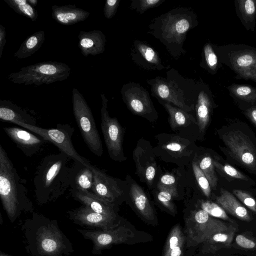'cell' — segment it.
<instances>
[{
    "label": "cell",
    "instance_id": "6da1fadb",
    "mask_svg": "<svg viewBox=\"0 0 256 256\" xmlns=\"http://www.w3.org/2000/svg\"><path fill=\"white\" fill-rule=\"evenodd\" d=\"M70 158L60 152L46 156L36 168L34 179L37 202L44 204L62 196L70 187L68 162Z\"/></svg>",
    "mask_w": 256,
    "mask_h": 256
},
{
    "label": "cell",
    "instance_id": "7a4b0ae2",
    "mask_svg": "<svg viewBox=\"0 0 256 256\" xmlns=\"http://www.w3.org/2000/svg\"><path fill=\"white\" fill-rule=\"evenodd\" d=\"M26 180L19 176L7 153L0 144V198L11 220L22 210H32V204L27 196Z\"/></svg>",
    "mask_w": 256,
    "mask_h": 256
},
{
    "label": "cell",
    "instance_id": "3957f363",
    "mask_svg": "<svg viewBox=\"0 0 256 256\" xmlns=\"http://www.w3.org/2000/svg\"><path fill=\"white\" fill-rule=\"evenodd\" d=\"M212 46L220 62L235 74L236 79L256 83V48L241 44Z\"/></svg>",
    "mask_w": 256,
    "mask_h": 256
},
{
    "label": "cell",
    "instance_id": "277c9868",
    "mask_svg": "<svg viewBox=\"0 0 256 256\" xmlns=\"http://www.w3.org/2000/svg\"><path fill=\"white\" fill-rule=\"evenodd\" d=\"M70 68L66 64L56 61L40 62L22 68L10 74L8 80L16 84L40 86L67 79Z\"/></svg>",
    "mask_w": 256,
    "mask_h": 256
},
{
    "label": "cell",
    "instance_id": "5b68a950",
    "mask_svg": "<svg viewBox=\"0 0 256 256\" xmlns=\"http://www.w3.org/2000/svg\"><path fill=\"white\" fill-rule=\"evenodd\" d=\"M235 225L212 217L202 209L192 211L185 220L186 246L202 244L213 234L228 230Z\"/></svg>",
    "mask_w": 256,
    "mask_h": 256
},
{
    "label": "cell",
    "instance_id": "8992f818",
    "mask_svg": "<svg viewBox=\"0 0 256 256\" xmlns=\"http://www.w3.org/2000/svg\"><path fill=\"white\" fill-rule=\"evenodd\" d=\"M72 104L74 116L84 142L94 154L101 156L102 144L92 112L82 94L76 88L72 90Z\"/></svg>",
    "mask_w": 256,
    "mask_h": 256
},
{
    "label": "cell",
    "instance_id": "52a82bcc",
    "mask_svg": "<svg viewBox=\"0 0 256 256\" xmlns=\"http://www.w3.org/2000/svg\"><path fill=\"white\" fill-rule=\"evenodd\" d=\"M20 126L44 140L56 146L60 152L68 155L74 161H79L87 165L91 166L88 160L79 154L74 148L72 142V136L74 128L68 124H58L54 128H43L38 126H31L26 124H20Z\"/></svg>",
    "mask_w": 256,
    "mask_h": 256
},
{
    "label": "cell",
    "instance_id": "ba28073f",
    "mask_svg": "<svg viewBox=\"0 0 256 256\" xmlns=\"http://www.w3.org/2000/svg\"><path fill=\"white\" fill-rule=\"evenodd\" d=\"M101 113V129L108 155L112 160L122 162L126 160L124 155L123 140L124 129L116 118L110 116L108 110V100L103 94Z\"/></svg>",
    "mask_w": 256,
    "mask_h": 256
},
{
    "label": "cell",
    "instance_id": "9c48e42d",
    "mask_svg": "<svg viewBox=\"0 0 256 256\" xmlns=\"http://www.w3.org/2000/svg\"><path fill=\"white\" fill-rule=\"evenodd\" d=\"M122 94L124 102L132 114L150 122L158 119V112L148 92L139 84L131 82L124 85Z\"/></svg>",
    "mask_w": 256,
    "mask_h": 256
},
{
    "label": "cell",
    "instance_id": "30bf717a",
    "mask_svg": "<svg viewBox=\"0 0 256 256\" xmlns=\"http://www.w3.org/2000/svg\"><path fill=\"white\" fill-rule=\"evenodd\" d=\"M136 164V174L140 181L150 188L153 183L156 170V154L149 142L142 138L138 142L132 152Z\"/></svg>",
    "mask_w": 256,
    "mask_h": 256
},
{
    "label": "cell",
    "instance_id": "8fae6325",
    "mask_svg": "<svg viewBox=\"0 0 256 256\" xmlns=\"http://www.w3.org/2000/svg\"><path fill=\"white\" fill-rule=\"evenodd\" d=\"M232 156L250 169L256 168V151L253 144L242 132L231 131L222 138Z\"/></svg>",
    "mask_w": 256,
    "mask_h": 256
},
{
    "label": "cell",
    "instance_id": "7c38bea8",
    "mask_svg": "<svg viewBox=\"0 0 256 256\" xmlns=\"http://www.w3.org/2000/svg\"><path fill=\"white\" fill-rule=\"evenodd\" d=\"M84 236L94 244L92 252L97 254L112 245L125 243L134 234L131 230L123 226L108 230H78Z\"/></svg>",
    "mask_w": 256,
    "mask_h": 256
},
{
    "label": "cell",
    "instance_id": "4fadbf2b",
    "mask_svg": "<svg viewBox=\"0 0 256 256\" xmlns=\"http://www.w3.org/2000/svg\"><path fill=\"white\" fill-rule=\"evenodd\" d=\"M173 11L163 17L162 37L170 42L182 44L186 32L194 26V20L186 13Z\"/></svg>",
    "mask_w": 256,
    "mask_h": 256
},
{
    "label": "cell",
    "instance_id": "5bb4252c",
    "mask_svg": "<svg viewBox=\"0 0 256 256\" xmlns=\"http://www.w3.org/2000/svg\"><path fill=\"white\" fill-rule=\"evenodd\" d=\"M92 169L94 172L92 192L116 204V202L124 196V188L122 182L93 165Z\"/></svg>",
    "mask_w": 256,
    "mask_h": 256
},
{
    "label": "cell",
    "instance_id": "9a60e30c",
    "mask_svg": "<svg viewBox=\"0 0 256 256\" xmlns=\"http://www.w3.org/2000/svg\"><path fill=\"white\" fill-rule=\"evenodd\" d=\"M148 82L152 86V95L159 100L170 103L187 112L192 110V107L186 102L182 92L173 82L157 77Z\"/></svg>",
    "mask_w": 256,
    "mask_h": 256
},
{
    "label": "cell",
    "instance_id": "2e32d148",
    "mask_svg": "<svg viewBox=\"0 0 256 256\" xmlns=\"http://www.w3.org/2000/svg\"><path fill=\"white\" fill-rule=\"evenodd\" d=\"M158 140L157 148L162 151V154H167L166 158L174 160V162L190 158L192 155V143L190 141L178 136L169 134H160L157 136ZM162 154H160L162 155Z\"/></svg>",
    "mask_w": 256,
    "mask_h": 256
},
{
    "label": "cell",
    "instance_id": "e0dca14e",
    "mask_svg": "<svg viewBox=\"0 0 256 256\" xmlns=\"http://www.w3.org/2000/svg\"><path fill=\"white\" fill-rule=\"evenodd\" d=\"M3 130L10 138L27 157L40 152L48 141L28 131L16 126L4 127Z\"/></svg>",
    "mask_w": 256,
    "mask_h": 256
},
{
    "label": "cell",
    "instance_id": "ac0fdd59",
    "mask_svg": "<svg viewBox=\"0 0 256 256\" xmlns=\"http://www.w3.org/2000/svg\"><path fill=\"white\" fill-rule=\"evenodd\" d=\"M70 217L80 224L101 228L108 230L118 226L116 218L96 212L89 208L83 206L69 211Z\"/></svg>",
    "mask_w": 256,
    "mask_h": 256
},
{
    "label": "cell",
    "instance_id": "d6986e66",
    "mask_svg": "<svg viewBox=\"0 0 256 256\" xmlns=\"http://www.w3.org/2000/svg\"><path fill=\"white\" fill-rule=\"evenodd\" d=\"M214 104L212 93L208 86L204 84H200L195 110L196 122L201 134L204 132L209 123Z\"/></svg>",
    "mask_w": 256,
    "mask_h": 256
},
{
    "label": "cell",
    "instance_id": "ffe728a7",
    "mask_svg": "<svg viewBox=\"0 0 256 256\" xmlns=\"http://www.w3.org/2000/svg\"><path fill=\"white\" fill-rule=\"evenodd\" d=\"M92 166V164L87 166L79 161H74L69 172L70 190L92 192L94 182Z\"/></svg>",
    "mask_w": 256,
    "mask_h": 256
},
{
    "label": "cell",
    "instance_id": "44dd1931",
    "mask_svg": "<svg viewBox=\"0 0 256 256\" xmlns=\"http://www.w3.org/2000/svg\"><path fill=\"white\" fill-rule=\"evenodd\" d=\"M72 196L94 212L110 217L116 218L115 204L99 197L91 192L70 190Z\"/></svg>",
    "mask_w": 256,
    "mask_h": 256
},
{
    "label": "cell",
    "instance_id": "7402d4cb",
    "mask_svg": "<svg viewBox=\"0 0 256 256\" xmlns=\"http://www.w3.org/2000/svg\"><path fill=\"white\" fill-rule=\"evenodd\" d=\"M78 38V46L84 56H95L104 52L106 38L100 30L80 31Z\"/></svg>",
    "mask_w": 256,
    "mask_h": 256
},
{
    "label": "cell",
    "instance_id": "603a6c76",
    "mask_svg": "<svg viewBox=\"0 0 256 256\" xmlns=\"http://www.w3.org/2000/svg\"><path fill=\"white\" fill-rule=\"evenodd\" d=\"M128 194L135 208L145 219L154 220V210L142 188L128 175L127 176Z\"/></svg>",
    "mask_w": 256,
    "mask_h": 256
},
{
    "label": "cell",
    "instance_id": "cb8c5ba5",
    "mask_svg": "<svg viewBox=\"0 0 256 256\" xmlns=\"http://www.w3.org/2000/svg\"><path fill=\"white\" fill-rule=\"evenodd\" d=\"M52 10V18L59 24L64 26L72 25L84 21L90 14V12L72 4L54 5Z\"/></svg>",
    "mask_w": 256,
    "mask_h": 256
},
{
    "label": "cell",
    "instance_id": "d4e9b609",
    "mask_svg": "<svg viewBox=\"0 0 256 256\" xmlns=\"http://www.w3.org/2000/svg\"><path fill=\"white\" fill-rule=\"evenodd\" d=\"M0 119L18 126L20 124L36 126L34 117L8 100H0Z\"/></svg>",
    "mask_w": 256,
    "mask_h": 256
},
{
    "label": "cell",
    "instance_id": "484cf974",
    "mask_svg": "<svg viewBox=\"0 0 256 256\" xmlns=\"http://www.w3.org/2000/svg\"><path fill=\"white\" fill-rule=\"evenodd\" d=\"M38 248L44 255L52 256L60 252L62 248V238L56 228L50 226L42 228L38 238Z\"/></svg>",
    "mask_w": 256,
    "mask_h": 256
},
{
    "label": "cell",
    "instance_id": "4316f807",
    "mask_svg": "<svg viewBox=\"0 0 256 256\" xmlns=\"http://www.w3.org/2000/svg\"><path fill=\"white\" fill-rule=\"evenodd\" d=\"M216 200L226 212L233 216L242 220H250L251 217L246 208L229 192L222 189L220 196H217Z\"/></svg>",
    "mask_w": 256,
    "mask_h": 256
},
{
    "label": "cell",
    "instance_id": "83f0119b",
    "mask_svg": "<svg viewBox=\"0 0 256 256\" xmlns=\"http://www.w3.org/2000/svg\"><path fill=\"white\" fill-rule=\"evenodd\" d=\"M236 14L247 30L255 31L256 0H234Z\"/></svg>",
    "mask_w": 256,
    "mask_h": 256
},
{
    "label": "cell",
    "instance_id": "f1b7e54d",
    "mask_svg": "<svg viewBox=\"0 0 256 256\" xmlns=\"http://www.w3.org/2000/svg\"><path fill=\"white\" fill-rule=\"evenodd\" d=\"M237 228L236 225L228 230L217 232L203 242L201 251L203 254L214 253L222 248L229 247Z\"/></svg>",
    "mask_w": 256,
    "mask_h": 256
},
{
    "label": "cell",
    "instance_id": "f546056e",
    "mask_svg": "<svg viewBox=\"0 0 256 256\" xmlns=\"http://www.w3.org/2000/svg\"><path fill=\"white\" fill-rule=\"evenodd\" d=\"M227 89L230 96L239 104L246 106V109L256 105V87L234 83L228 86Z\"/></svg>",
    "mask_w": 256,
    "mask_h": 256
},
{
    "label": "cell",
    "instance_id": "4dcf8cb0",
    "mask_svg": "<svg viewBox=\"0 0 256 256\" xmlns=\"http://www.w3.org/2000/svg\"><path fill=\"white\" fill-rule=\"evenodd\" d=\"M185 236L179 224L170 230L166 239L162 256H184Z\"/></svg>",
    "mask_w": 256,
    "mask_h": 256
},
{
    "label": "cell",
    "instance_id": "1f68e13d",
    "mask_svg": "<svg viewBox=\"0 0 256 256\" xmlns=\"http://www.w3.org/2000/svg\"><path fill=\"white\" fill-rule=\"evenodd\" d=\"M160 102L162 104L169 114V124L174 130L178 128L186 127L192 122L197 124L194 118L187 112L170 103L164 102Z\"/></svg>",
    "mask_w": 256,
    "mask_h": 256
},
{
    "label": "cell",
    "instance_id": "d6a6232c",
    "mask_svg": "<svg viewBox=\"0 0 256 256\" xmlns=\"http://www.w3.org/2000/svg\"><path fill=\"white\" fill-rule=\"evenodd\" d=\"M44 40L45 33L44 30L34 32L23 42L18 50L14 53V56L19 59L30 56L40 49Z\"/></svg>",
    "mask_w": 256,
    "mask_h": 256
},
{
    "label": "cell",
    "instance_id": "836d02e7",
    "mask_svg": "<svg viewBox=\"0 0 256 256\" xmlns=\"http://www.w3.org/2000/svg\"><path fill=\"white\" fill-rule=\"evenodd\" d=\"M7 4L14 12L22 15L32 21L36 20L38 16L37 10L32 6L28 0H4Z\"/></svg>",
    "mask_w": 256,
    "mask_h": 256
},
{
    "label": "cell",
    "instance_id": "e575fe53",
    "mask_svg": "<svg viewBox=\"0 0 256 256\" xmlns=\"http://www.w3.org/2000/svg\"><path fill=\"white\" fill-rule=\"evenodd\" d=\"M158 192L156 198L158 201L173 214L176 213V206L172 200L178 196L176 187H157Z\"/></svg>",
    "mask_w": 256,
    "mask_h": 256
},
{
    "label": "cell",
    "instance_id": "d590c367",
    "mask_svg": "<svg viewBox=\"0 0 256 256\" xmlns=\"http://www.w3.org/2000/svg\"><path fill=\"white\" fill-rule=\"evenodd\" d=\"M204 68L212 74H216L222 66L221 62L213 48L212 44H206L204 46Z\"/></svg>",
    "mask_w": 256,
    "mask_h": 256
},
{
    "label": "cell",
    "instance_id": "8d00e7d4",
    "mask_svg": "<svg viewBox=\"0 0 256 256\" xmlns=\"http://www.w3.org/2000/svg\"><path fill=\"white\" fill-rule=\"evenodd\" d=\"M200 207L212 217L235 224L226 214L224 210L218 204L208 200H202Z\"/></svg>",
    "mask_w": 256,
    "mask_h": 256
},
{
    "label": "cell",
    "instance_id": "74e56055",
    "mask_svg": "<svg viewBox=\"0 0 256 256\" xmlns=\"http://www.w3.org/2000/svg\"><path fill=\"white\" fill-rule=\"evenodd\" d=\"M135 46L141 56L148 64L162 68L163 66H162L158 55L154 49L140 42H138L135 44Z\"/></svg>",
    "mask_w": 256,
    "mask_h": 256
},
{
    "label": "cell",
    "instance_id": "f35d334b",
    "mask_svg": "<svg viewBox=\"0 0 256 256\" xmlns=\"http://www.w3.org/2000/svg\"><path fill=\"white\" fill-rule=\"evenodd\" d=\"M199 167L208 180L210 187L215 188L217 186L218 178L214 171L213 160L210 156L204 157L199 164Z\"/></svg>",
    "mask_w": 256,
    "mask_h": 256
},
{
    "label": "cell",
    "instance_id": "ab89813d",
    "mask_svg": "<svg viewBox=\"0 0 256 256\" xmlns=\"http://www.w3.org/2000/svg\"><path fill=\"white\" fill-rule=\"evenodd\" d=\"M192 166L196 179L200 188L206 197H210L211 193V187L208 180L200 168L199 166L195 162H193Z\"/></svg>",
    "mask_w": 256,
    "mask_h": 256
},
{
    "label": "cell",
    "instance_id": "60d3db41",
    "mask_svg": "<svg viewBox=\"0 0 256 256\" xmlns=\"http://www.w3.org/2000/svg\"><path fill=\"white\" fill-rule=\"evenodd\" d=\"M164 0H132L131 8L136 12L143 14L147 10L161 4Z\"/></svg>",
    "mask_w": 256,
    "mask_h": 256
},
{
    "label": "cell",
    "instance_id": "b9f144b4",
    "mask_svg": "<svg viewBox=\"0 0 256 256\" xmlns=\"http://www.w3.org/2000/svg\"><path fill=\"white\" fill-rule=\"evenodd\" d=\"M215 168L226 173L227 175L236 178L248 180V178L236 169L229 164H222L218 162L213 160Z\"/></svg>",
    "mask_w": 256,
    "mask_h": 256
},
{
    "label": "cell",
    "instance_id": "7bdbcfd3",
    "mask_svg": "<svg viewBox=\"0 0 256 256\" xmlns=\"http://www.w3.org/2000/svg\"><path fill=\"white\" fill-rule=\"evenodd\" d=\"M233 193L246 206L256 212V200L253 197L240 190H234Z\"/></svg>",
    "mask_w": 256,
    "mask_h": 256
},
{
    "label": "cell",
    "instance_id": "ee69618b",
    "mask_svg": "<svg viewBox=\"0 0 256 256\" xmlns=\"http://www.w3.org/2000/svg\"><path fill=\"white\" fill-rule=\"evenodd\" d=\"M120 2V0H107L106 1L104 14L106 18L110 19L115 15Z\"/></svg>",
    "mask_w": 256,
    "mask_h": 256
},
{
    "label": "cell",
    "instance_id": "f6af8a7d",
    "mask_svg": "<svg viewBox=\"0 0 256 256\" xmlns=\"http://www.w3.org/2000/svg\"><path fill=\"white\" fill-rule=\"evenodd\" d=\"M236 242L240 246L246 249H253L256 247V242L242 234L237 235L236 238Z\"/></svg>",
    "mask_w": 256,
    "mask_h": 256
},
{
    "label": "cell",
    "instance_id": "bcb514c9",
    "mask_svg": "<svg viewBox=\"0 0 256 256\" xmlns=\"http://www.w3.org/2000/svg\"><path fill=\"white\" fill-rule=\"evenodd\" d=\"M157 187H176V180L174 176L170 174H165L162 176L158 184Z\"/></svg>",
    "mask_w": 256,
    "mask_h": 256
},
{
    "label": "cell",
    "instance_id": "7dc6e473",
    "mask_svg": "<svg viewBox=\"0 0 256 256\" xmlns=\"http://www.w3.org/2000/svg\"><path fill=\"white\" fill-rule=\"evenodd\" d=\"M244 113L256 126V105L245 110Z\"/></svg>",
    "mask_w": 256,
    "mask_h": 256
},
{
    "label": "cell",
    "instance_id": "c3c4849f",
    "mask_svg": "<svg viewBox=\"0 0 256 256\" xmlns=\"http://www.w3.org/2000/svg\"><path fill=\"white\" fill-rule=\"evenodd\" d=\"M5 28L0 24V58H2L3 50L6 43Z\"/></svg>",
    "mask_w": 256,
    "mask_h": 256
},
{
    "label": "cell",
    "instance_id": "681fc988",
    "mask_svg": "<svg viewBox=\"0 0 256 256\" xmlns=\"http://www.w3.org/2000/svg\"><path fill=\"white\" fill-rule=\"evenodd\" d=\"M28 2L33 6H36L37 4L38 0H28Z\"/></svg>",
    "mask_w": 256,
    "mask_h": 256
},
{
    "label": "cell",
    "instance_id": "f907efd6",
    "mask_svg": "<svg viewBox=\"0 0 256 256\" xmlns=\"http://www.w3.org/2000/svg\"><path fill=\"white\" fill-rule=\"evenodd\" d=\"M0 256H10L7 255V254H4L2 252H1L0 254Z\"/></svg>",
    "mask_w": 256,
    "mask_h": 256
}]
</instances>
